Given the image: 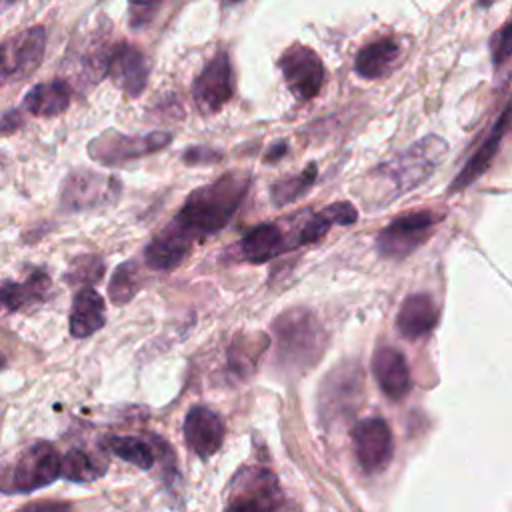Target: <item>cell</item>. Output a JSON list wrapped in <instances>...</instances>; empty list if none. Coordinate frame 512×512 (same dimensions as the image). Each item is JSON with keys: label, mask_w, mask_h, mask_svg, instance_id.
Masks as SVG:
<instances>
[{"label": "cell", "mask_w": 512, "mask_h": 512, "mask_svg": "<svg viewBox=\"0 0 512 512\" xmlns=\"http://www.w3.org/2000/svg\"><path fill=\"white\" fill-rule=\"evenodd\" d=\"M248 188L250 174L228 172L212 184L192 190L166 228L192 246L206 236L220 232L232 220L248 194Z\"/></svg>", "instance_id": "6da1fadb"}, {"label": "cell", "mask_w": 512, "mask_h": 512, "mask_svg": "<svg viewBox=\"0 0 512 512\" xmlns=\"http://www.w3.org/2000/svg\"><path fill=\"white\" fill-rule=\"evenodd\" d=\"M448 152V144L440 136H424L392 160L380 164L370 178L376 180V184H382L386 190L380 198V204H390L398 196L414 190L422 182H426L434 170L440 166Z\"/></svg>", "instance_id": "7a4b0ae2"}, {"label": "cell", "mask_w": 512, "mask_h": 512, "mask_svg": "<svg viewBox=\"0 0 512 512\" xmlns=\"http://www.w3.org/2000/svg\"><path fill=\"white\" fill-rule=\"evenodd\" d=\"M278 358L286 368L306 370L324 352L326 334L318 318L306 308H292L274 320Z\"/></svg>", "instance_id": "3957f363"}, {"label": "cell", "mask_w": 512, "mask_h": 512, "mask_svg": "<svg viewBox=\"0 0 512 512\" xmlns=\"http://www.w3.org/2000/svg\"><path fill=\"white\" fill-rule=\"evenodd\" d=\"M288 506L268 468L246 466L230 484L224 512H288Z\"/></svg>", "instance_id": "277c9868"}, {"label": "cell", "mask_w": 512, "mask_h": 512, "mask_svg": "<svg viewBox=\"0 0 512 512\" xmlns=\"http://www.w3.org/2000/svg\"><path fill=\"white\" fill-rule=\"evenodd\" d=\"M442 214L434 210H412L396 216L376 236V250L390 260H402L420 248L442 222Z\"/></svg>", "instance_id": "5b68a950"}, {"label": "cell", "mask_w": 512, "mask_h": 512, "mask_svg": "<svg viewBox=\"0 0 512 512\" xmlns=\"http://www.w3.org/2000/svg\"><path fill=\"white\" fill-rule=\"evenodd\" d=\"M62 476V458L48 442H34L24 448L4 480V494H28L52 484Z\"/></svg>", "instance_id": "8992f818"}, {"label": "cell", "mask_w": 512, "mask_h": 512, "mask_svg": "<svg viewBox=\"0 0 512 512\" xmlns=\"http://www.w3.org/2000/svg\"><path fill=\"white\" fill-rule=\"evenodd\" d=\"M172 136L168 132H150L144 136H126L118 132H106L88 144L90 156L106 166H116L126 160H134L144 154H152L168 146Z\"/></svg>", "instance_id": "52a82bcc"}, {"label": "cell", "mask_w": 512, "mask_h": 512, "mask_svg": "<svg viewBox=\"0 0 512 512\" xmlns=\"http://www.w3.org/2000/svg\"><path fill=\"white\" fill-rule=\"evenodd\" d=\"M352 446L358 466L366 474L382 472L394 454L390 426L382 418H364L352 428Z\"/></svg>", "instance_id": "ba28073f"}, {"label": "cell", "mask_w": 512, "mask_h": 512, "mask_svg": "<svg viewBox=\"0 0 512 512\" xmlns=\"http://www.w3.org/2000/svg\"><path fill=\"white\" fill-rule=\"evenodd\" d=\"M278 66L286 86L298 100H310L320 92L324 82V64L312 48L304 44L290 46L282 54Z\"/></svg>", "instance_id": "9c48e42d"}, {"label": "cell", "mask_w": 512, "mask_h": 512, "mask_svg": "<svg viewBox=\"0 0 512 512\" xmlns=\"http://www.w3.org/2000/svg\"><path fill=\"white\" fill-rule=\"evenodd\" d=\"M118 184L120 182L116 178H108L92 170H76L66 178L62 186L60 204L66 212L98 208L114 200L120 188Z\"/></svg>", "instance_id": "30bf717a"}, {"label": "cell", "mask_w": 512, "mask_h": 512, "mask_svg": "<svg viewBox=\"0 0 512 512\" xmlns=\"http://www.w3.org/2000/svg\"><path fill=\"white\" fill-rule=\"evenodd\" d=\"M232 66L226 52H218L192 84V98L200 114H216L232 98Z\"/></svg>", "instance_id": "8fae6325"}, {"label": "cell", "mask_w": 512, "mask_h": 512, "mask_svg": "<svg viewBox=\"0 0 512 512\" xmlns=\"http://www.w3.org/2000/svg\"><path fill=\"white\" fill-rule=\"evenodd\" d=\"M46 48V30L42 26L28 28L12 36L2 46V78L22 80L30 76L42 62Z\"/></svg>", "instance_id": "7c38bea8"}, {"label": "cell", "mask_w": 512, "mask_h": 512, "mask_svg": "<svg viewBox=\"0 0 512 512\" xmlns=\"http://www.w3.org/2000/svg\"><path fill=\"white\" fill-rule=\"evenodd\" d=\"M184 440L200 458L216 454L224 442L222 418L208 406H192L184 418Z\"/></svg>", "instance_id": "4fadbf2b"}, {"label": "cell", "mask_w": 512, "mask_h": 512, "mask_svg": "<svg viewBox=\"0 0 512 512\" xmlns=\"http://www.w3.org/2000/svg\"><path fill=\"white\" fill-rule=\"evenodd\" d=\"M108 74L120 90L136 98L142 94V90L148 84L150 64L136 46L122 42V44H116L112 50Z\"/></svg>", "instance_id": "5bb4252c"}, {"label": "cell", "mask_w": 512, "mask_h": 512, "mask_svg": "<svg viewBox=\"0 0 512 512\" xmlns=\"http://www.w3.org/2000/svg\"><path fill=\"white\" fill-rule=\"evenodd\" d=\"M512 120V100L506 104V108L502 110V114L498 116V120L494 122V126L490 128L488 136L482 140V144L476 148V152L468 158V162L464 164V168L460 170V174L452 180L450 192H460L464 188H468L470 184H474L490 166V162L494 160L500 142L504 138V132L508 128Z\"/></svg>", "instance_id": "9a60e30c"}, {"label": "cell", "mask_w": 512, "mask_h": 512, "mask_svg": "<svg viewBox=\"0 0 512 512\" xmlns=\"http://www.w3.org/2000/svg\"><path fill=\"white\" fill-rule=\"evenodd\" d=\"M372 374L380 386V390L390 400H402L410 388V368L400 350L394 346H378L372 354Z\"/></svg>", "instance_id": "2e32d148"}, {"label": "cell", "mask_w": 512, "mask_h": 512, "mask_svg": "<svg viewBox=\"0 0 512 512\" xmlns=\"http://www.w3.org/2000/svg\"><path fill=\"white\" fill-rule=\"evenodd\" d=\"M290 248H294L292 240L286 236V232L278 224H272V222L254 226L238 242L240 258L254 264H264Z\"/></svg>", "instance_id": "e0dca14e"}, {"label": "cell", "mask_w": 512, "mask_h": 512, "mask_svg": "<svg viewBox=\"0 0 512 512\" xmlns=\"http://www.w3.org/2000/svg\"><path fill=\"white\" fill-rule=\"evenodd\" d=\"M358 220V210L352 202H334L322 208L320 212L310 214L294 232H292V244L296 246H308L318 242L326 236V232L338 224V226H350Z\"/></svg>", "instance_id": "ac0fdd59"}, {"label": "cell", "mask_w": 512, "mask_h": 512, "mask_svg": "<svg viewBox=\"0 0 512 512\" xmlns=\"http://www.w3.org/2000/svg\"><path fill=\"white\" fill-rule=\"evenodd\" d=\"M438 322V306L430 294H410L400 304L396 328L406 340H418L432 332Z\"/></svg>", "instance_id": "d6986e66"}, {"label": "cell", "mask_w": 512, "mask_h": 512, "mask_svg": "<svg viewBox=\"0 0 512 512\" xmlns=\"http://www.w3.org/2000/svg\"><path fill=\"white\" fill-rule=\"evenodd\" d=\"M106 322V308L102 296L86 286L74 296L70 310V334L74 338H88L98 332Z\"/></svg>", "instance_id": "ffe728a7"}, {"label": "cell", "mask_w": 512, "mask_h": 512, "mask_svg": "<svg viewBox=\"0 0 512 512\" xmlns=\"http://www.w3.org/2000/svg\"><path fill=\"white\" fill-rule=\"evenodd\" d=\"M400 58V46L392 38H378L364 44L354 58V70L358 76L374 80L382 78L392 70Z\"/></svg>", "instance_id": "44dd1931"}, {"label": "cell", "mask_w": 512, "mask_h": 512, "mask_svg": "<svg viewBox=\"0 0 512 512\" xmlns=\"http://www.w3.org/2000/svg\"><path fill=\"white\" fill-rule=\"evenodd\" d=\"M72 98V88L66 80H52L36 84L24 96V108L40 118H52L62 114Z\"/></svg>", "instance_id": "7402d4cb"}, {"label": "cell", "mask_w": 512, "mask_h": 512, "mask_svg": "<svg viewBox=\"0 0 512 512\" xmlns=\"http://www.w3.org/2000/svg\"><path fill=\"white\" fill-rule=\"evenodd\" d=\"M190 248L192 246L184 238H180L178 234H174L164 226L162 232L154 236L152 242L146 246L144 260H146V266L152 270H170L186 258Z\"/></svg>", "instance_id": "603a6c76"}, {"label": "cell", "mask_w": 512, "mask_h": 512, "mask_svg": "<svg viewBox=\"0 0 512 512\" xmlns=\"http://www.w3.org/2000/svg\"><path fill=\"white\" fill-rule=\"evenodd\" d=\"M48 288H50V276L44 270H34L22 284L4 280L2 290H0L2 304L10 312L20 310L28 304L44 300L48 294Z\"/></svg>", "instance_id": "cb8c5ba5"}, {"label": "cell", "mask_w": 512, "mask_h": 512, "mask_svg": "<svg viewBox=\"0 0 512 512\" xmlns=\"http://www.w3.org/2000/svg\"><path fill=\"white\" fill-rule=\"evenodd\" d=\"M106 460L86 448H70L62 456V476L70 482H92L106 472Z\"/></svg>", "instance_id": "d4e9b609"}, {"label": "cell", "mask_w": 512, "mask_h": 512, "mask_svg": "<svg viewBox=\"0 0 512 512\" xmlns=\"http://www.w3.org/2000/svg\"><path fill=\"white\" fill-rule=\"evenodd\" d=\"M316 176H318V168L312 162L302 172L274 182L272 188H270V196L274 200V206L282 208V206H288V204L296 202L298 198H302L312 188V184L316 182Z\"/></svg>", "instance_id": "484cf974"}, {"label": "cell", "mask_w": 512, "mask_h": 512, "mask_svg": "<svg viewBox=\"0 0 512 512\" xmlns=\"http://www.w3.org/2000/svg\"><path fill=\"white\" fill-rule=\"evenodd\" d=\"M106 448L124 462H130L142 470H150L154 466L152 448L134 436H110L106 438Z\"/></svg>", "instance_id": "4316f807"}, {"label": "cell", "mask_w": 512, "mask_h": 512, "mask_svg": "<svg viewBox=\"0 0 512 512\" xmlns=\"http://www.w3.org/2000/svg\"><path fill=\"white\" fill-rule=\"evenodd\" d=\"M140 288V274H138V266L132 260H126L122 264L116 266L110 286H108V294L110 300L118 306L130 302L134 298V294Z\"/></svg>", "instance_id": "83f0119b"}, {"label": "cell", "mask_w": 512, "mask_h": 512, "mask_svg": "<svg viewBox=\"0 0 512 512\" xmlns=\"http://www.w3.org/2000/svg\"><path fill=\"white\" fill-rule=\"evenodd\" d=\"M102 274H104V260L98 254H82L72 260L66 278L70 284H84L86 288L98 282Z\"/></svg>", "instance_id": "f1b7e54d"}, {"label": "cell", "mask_w": 512, "mask_h": 512, "mask_svg": "<svg viewBox=\"0 0 512 512\" xmlns=\"http://www.w3.org/2000/svg\"><path fill=\"white\" fill-rule=\"evenodd\" d=\"M490 56L492 64L500 66L504 60L512 56V16L506 24H502L490 38Z\"/></svg>", "instance_id": "f546056e"}, {"label": "cell", "mask_w": 512, "mask_h": 512, "mask_svg": "<svg viewBox=\"0 0 512 512\" xmlns=\"http://www.w3.org/2000/svg\"><path fill=\"white\" fill-rule=\"evenodd\" d=\"M128 4H130V24L138 28L152 20L162 0H128Z\"/></svg>", "instance_id": "4dcf8cb0"}, {"label": "cell", "mask_w": 512, "mask_h": 512, "mask_svg": "<svg viewBox=\"0 0 512 512\" xmlns=\"http://www.w3.org/2000/svg\"><path fill=\"white\" fill-rule=\"evenodd\" d=\"M182 160L186 164L198 166V164H214L218 160H222V152L214 150V148H206V146H192L184 152Z\"/></svg>", "instance_id": "1f68e13d"}, {"label": "cell", "mask_w": 512, "mask_h": 512, "mask_svg": "<svg viewBox=\"0 0 512 512\" xmlns=\"http://www.w3.org/2000/svg\"><path fill=\"white\" fill-rule=\"evenodd\" d=\"M18 512H70V506L64 502H54V500H40L26 504Z\"/></svg>", "instance_id": "d6a6232c"}, {"label": "cell", "mask_w": 512, "mask_h": 512, "mask_svg": "<svg viewBox=\"0 0 512 512\" xmlns=\"http://www.w3.org/2000/svg\"><path fill=\"white\" fill-rule=\"evenodd\" d=\"M22 124V118H20V114L16 112V110H8V112H4V116H2V134L4 136H8L14 128H18Z\"/></svg>", "instance_id": "836d02e7"}, {"label": "cell", "mask_w": 512, "mask_h": 512, "mask_svg": "<svg viewBox=\"0 0 512 512\" xmlns=\"http://www.w3.org/2000/svg\"><path fill=\"white\" fill-rule=\"evenodd\" d=\"M288 152V146H286V142H278V144H274L270 150H268V154H266V160L270 162H274V160H278V158H282L284 154Z\"/></svg>", "instance_id": "e575fe53"}, {"label": "cell", "mask_w": 512, "mask_h": 512, "mask_svg": "<svg viewBox=\"0 0 512 512\" xmlns=\"http://www.w3.org/2000/svg\"><path fill=\"white\" fill-rule=\"evenodd\" d=\"M12 2H16V0H2V4H4V6H8V4H12Z\"/></svg>", "instance_id": "d590c367"}, {"label": "cell", "mask_w": 512, "mask_h": 512, "mask_svg": "<svg viewBox=\"0 0 512 512\" xmlns=\"http://www.w3.org/2000/svg\"><path fill=\"white\" fill-rule=\"evenodd\" d=\"M480 2H482V4H486V2H492V0H480Z\"/></svg>", "instance_id": "8d00e7d4"}, {"label": "cell", "mask_w": 512, "mask_h": 512, "mask_svg": "<svg viewBox=\"0 0 512 512\" xmlns=\"http://www.w3.org/2000/svg\"><path fill=\"white\" fill-rule=\"evenodd\" d=\"M228 2H238V0H228Z\"/></svg>", "instance_id": "74e56055"}]
</instances>
